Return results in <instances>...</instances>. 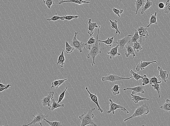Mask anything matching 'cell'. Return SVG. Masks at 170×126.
<instances>
[{"label":"cell","mask_w":170,"mask_h":126,"mask_svg":"<svg viewBox=\"0 0 170 126\" xmlns=\"http://www.w3.org/2000/svg\"><path fill=\"white\" fill-rule=\"evenodd\" d=\"M101 26H99L98 28V33L97 36L96 37V42L95 44L88 45V47H87L86 48L89 50V53L87 55V58L89 59L91 58L92 59L93 61H92V66H93L94 65H96L95 63V59L96 56H97L99 54L101 53V51L100 50V45L101 44L99 42V35L100 33V30Z\"/></svg>","instance_id":"obj_1"},{"label":"cell","mask_w":170,"mask_h":126,"mask_svg":"<svg viewBox=\"0 0 170 126\" xmlns=\"http://www.w3.org/2000/svg\"><path fill=\"white\" fill-rule=\"evenodd\" d=\"M96 110V108H93L89 109L87 112L84 113L82 115L78 116V118L81 121L80 126H86L91 125L92 126H97V124L94 122L93 118L94 115L93 112Z\"/></svg>","instance_id":"obj_2"},{"label":"cell","mask_w":170,"mask_h":126,"mask_svg":"<svg viewBox=\"0 0 170 126\" xmlns=\"http://www.w3.org/2000/svg\"><path fill=\"white\" fill-rule=\"evenodd\" d=\"M149 112V108L148 106L145 104L142 105L141 106H139L135 110L134 112L131 116L124 120V122L133 118L141 117L144 115H148Z\"/></svg>","instance_id":"obj_3"},{"label":"cell","mask_w":170,"mask_h":126,"mask_svg":"<svg viewBox=\"0 0 170 126\" xmlns=\"http://www.w3.org/2000/svg\"><path fill=\"white\" fill-rule=\"evenodd\" d=\"M78 33V32L75 33L74 36L71 42L70 45L81 53L82 52V49L84 48V49H85L87 45L86 43H84L83 42L80 41L77 39V36Z\"/></svg>","instance_id":"obj_4"},{"label":"cell","mask_w":170,"mask_h":126,"mask_svg":"<svg viewBox=\"0 0 170 126\" xmlns=\"http://www.w3.org/2000/svg\"><path fill=\"white\" fill-rule=\"evenodd\" d=\"M132 78H133L132 76L127 78L122 77L116 75L110 74V73H109L106 76L103 77L102 79V81L103 82L108 81L114 83L116 81H120V80H129Z\"/></svg>","instance_id":"obj_5"},{"label":"cell","mask_w":170,"mask_h":126,"mask_svg":"<svg viewBox=\"0 0 170 126\" xmlns=\"http://www.w3.org/2000/svg\"><path fill=\"white\" fill-rule=\"evenodd\" d=\"M109 101L110 102L109 104L110 109L109 110L107 111V113L110 114L111 113H112L113 115H114L115 111L116 109H120L122 111H126L127 113H129V111L127 110L126 109L124 108L121 105H119L114 103L111 99H109Z\"/></svg>","instance_id":"obj_6"},{"label":"cell","mask_w":170,"mask_h":126,"mask_svg":"<svg viewBox=\"0 0 170 126\" xmlns=\"http://www.w3.org/2000/svg\"><path fill=\"white\" fill-rule=\"evenodd\" d=\"M33 116L34 117V119L31 122L28 124H25L21 126H29L31 125H34L36 123H41V121H42L43 119L44 118L48 117V115H45L43 114L41 112H38L36 116H35L34 115H33Z\"/></svg>","instance_id":"obj_7"},{"label":"cell","mask_w":170,"mask_h":126,"mask_svg":"<svg viewBox=\"0 0 170 126\" xmlns=\"http://www.w3.org/2000/svg\"><path fill=\"white\" fill-rule=\"evenodd\" d=\"M48 94L47 96L44 97L41 100V104L42 107H45L48 106V108L50 107L51 106L50 103H51V100L52 97H53L54 93L53 91H50V92H48Z\"/></svg>","instance_id":"obj_8"},{"label":"cell","mask_w":170,"mask_h":126,"mask_svg":"<svg viewBox=\"0 0 170 126\" xmlns=\"http://www.w3.org/2000/svg\"><path fill=\"white\" fill-rule=\"evenodd\" d=\"M85 89L87 92H88V93L89 94V97L90 98L92 101L93 102V103H94L97 106L98 110L100 111L101 113H103V112H104V111L101 108L100 104H99L98 97L97 95H96V94L95 93V94H94L91 93L89 90H88V87H86Z\"/></svg>","instance_id":"obj_9"},{"label":"cell","mask_w":170,"mask_h":126,"mask_svg":"<svg viewBox=\"0 0 170 126\" xmlns=\"http://www.w3.org/2000/svg\"><path fill=\"white\" fill-rule=\"evenodd\" d=\"M131 35H128L126 37H124L121 39L119 40L116 42V44L118 46L120 49H123L126 44L128 43H130V41L131 38Z\"/></svg>","instance_id":"obj_10"},{"label":"cell","mask_w":170,"mask_h":126,"mask_svg":"<svg viewBox=\"0 0 170 126\" xmlns=\"http://www.w3.org/2000/svg\"><path fill=\"white\" fill-rule=\"evenodd\" d=\"M144 86L142 85H139L135 87H132L130 88H124L123 90L124 92L127 90H131L132 91V94H138L140 95V93H144Z\"/></svg>","instance_id":"obj_11"},{"label":"cell","mask_w":170,"mask_h":126,"mask_svg":"<svg viewBox=\"0 0 170 126\" xmlns=\"http://www.w3.org/2000/svg\"><path fill=\"white\" fill-rule=\"evenodd\" d=\"M88 33L90 36H92L94 33V29L96 28H98V26L97 23L92 22V19H88Z\"/></svg>","instance_id":"obj_12"},{"label":"cell","mask_w":170,"mask_h":126,"mask_svg":"<svg viewBox=\"0 0 170 126\" xmlns=\"http://www.w3.org/2000/svg\"><path fill=\"white\" fill-rule=\"evenodd\" d=\"M155 63H157V62L156 61L151 62L141 61L140 62H139L136 66L135 70L137 72H139L140 70H143L145 69L146 67L150 65L151 64H154Z\"/></svg>","instance_id":"obj_13"},{"label":"cell","mask_w":170,"mask_h":126,"mask_svg":"<svg viewBox=\"0 0 170 126\" xmlns=\"http://www.w3.org/2000/svg\"><path fill=\"white\" fill-rule=\"evenodd\" d=\"M146 38L145 37L140 38L139 41H136L135 42H134L133 46L132 47L134 50H136L137 52H139L142 50V45H144V39Z\"/></svg>","instance_id":"obj_14"},{"label":"cell","mask_w":170,"mask_h":126,"mask_svg":"<svg viewBox=\"0 0 170 126\" xmlns=\"http://www.w3.org/2000/svg\"><path fill=\"white\" fill-rule=\"evenodd\" d=\"M157 70L159 71V74L157 78H160L164 82H166L167 79L168 78V72L167 71L163 70L160 66L157 67Z\"/></svg>","instance_id":"obj_15"},{"label":"cell","mask_w":170,"mask_h":126,"mask_svg":"<svg viewBox=\"0 0 170 126\" xmlns=\"http://www.w3.org/2000/svg\"><path fill=\"white\" fill-rule=\"evenodd\" d=\"M119 46L117 45L115 47L112 48L109 52H107L108 54L110 56V59H114L115 57L117 56H120L121 54L118 52Z\"/></svg>","instance_id":"obj_16"},{"label":"cell","mask_w":170,"mask_h":126,"mask_svg":"<svg viewBox=\"0 0 170 126\" xmlns=\"http://www.w3.org/2000/svg\"><path fill=\"white\" fill-rule=\"evenodd\" d=\"M68 80V78L64 79H59L54 80L52 82V86H51L50 89L51 90L57 89L58 87L61 86L62 84L65 82V81Z\"/></svg>","instance_id":"obj_17"},{"label":"cell","mask_w":170,"mask_h":126,"mask_svg":"<svg viewBox=\"0 0 170 126\" xmlns=\"http://www.w3.org/2000/svg\"><path fill=\"white\" fill-rule=\"evenodd\" d=\"M66 2H72L80 5L84 3H90V2L85 0H61L58 3V5H61L63 3Z\"/></svg>","instance_id":"obj_18"},{"label":"cell","mask_w":170,"mask_h":126,"mask_svg":"<svg viewBox=\"0 0 170 126\" xmlns=\"http://www.w3.org/2000/svg\"><path fill=\"white\" fill-rule=\"evenodd\" d=\"M51 100V102L52 103V105L50 107L48 108V109L49 110L53 111L54 110L56 109L61 108V107L63 108L65 106V105L64 104H58L57 102H56L55 100L53 97L52 98Z\"/></svg>","instance_id":"obj_19"},{"label":"cell","mask_w":170,"mask_h":126,"mask_svg":"<svg viewBox=\"0 0 170 126\" xmlns=\"http://www.w3.org/2000/svg\"><path fill=\"white\" fill-rule=\"evenodd\" d=\"M126 50L127 53H125L126 57H128L130 55L132 56V57L131 59H133L136 56V55L135 53V51L134 50L133 48H132L131 46L129 45H128L125 46Z\"/></svg>","instance_id":"obj_20"},{"label":"cell","mask_w":170,"mask_h":126,"mask_svg":"<svg viewBox=\"0 0 170 126\" xmlns=\"http://www.w3.org/2000/svg\"><path fill=\"white\" fill-rule=\"evenodd\" d=\"M137 31L140 38L145 37V38L149 37V34L147 32V28L143 27H140L137 28Z\"/></svg>","instance_id":"obj_21"},{"label":"cell","mask_w":170,"mask_h":126,"mask_svg":"<svg viewBox=\"0 0 170 126\" xmlns=\"http://www.w3.org/2000/svg\"><path fill=\"white\" fill-rule=\"evenodd\" d=\"M65 57L64 56V49H62V52L60 56H58L57 65H59L61 68H63L65 65Z\"/></svg>","instance_id":"obj_22"},{"label":"cell","mask_w":170,"mask_h":126,"mask_svg":"<svg viewBox=\"0 0 170 126\" xmlns=\"http://www.w3.org/2000/svg\"><path fill=\"white\" fill-rule=\"evenodd\" d=\"M114 37H115L114 36V37H111V38H110L109 37H108V39L106 40H104V41L99 40L98 41L100 42L104 43V45H105L107 47H111L112 45H113V44L115 43L114 40Z\"/></svg>","instance_id":"obj_23"},{"label":"cell","mask_w":170,"mask_h":126,"mask_svg":"<svg viewBox=\"0 0 170 126\" xmlns=\"http://www.w3.org/2000/svg\"><path fill=\"white\" fill-rule=\"evenodd\" d=\"M131 99L132 101H133L135 104H137L139 102L143 101L149 100V99L137 96V95H136V94H131Z\"/></svg>","instance_id":"obj_24"},{"label":"cell","mask_w":170,"mask_h":126,"mask_svg":"<svg viewBox=\"0 0 170 126\" xmlns=\"http://www.w3.org/2000/svg\"><path fill=\"white\" fill-rule=\"evenodd\" d=\"M109 21L111 23V27L112 29H114L116 31V34L114 36V37H116V35L118 34V36L120 35V31L119 30V28L118 27V21L115 20L114 21H112V20L110 19H108Z\"/></svg>","instance_id":"obj_25"},{"label":"cell","mask_w":170,"mask_h":126,"mask_svg":"<svg viewBox=\"0 0 170 126\" xmlns=\"http://www.w3.org/2000/svg\"><path fill=\"white\" fill-rule=\"evenodd\" d=\"M158 12V11H156L155 12L154 14H151V17L149 19V25H147L146 28H148L151 26L152 24H155V25H157V15Z\"/></svg>","instance_id":"obj_26"},{"label":"cell","mask_w":170,"mask_h":126,"mask_svg":"<svg viewBox=\"0 0 170 126\" xmlns=\"http://www.w3.org/2000/svg\"><path fill=\"white\" fill-rule=\"evenodd\" d=\"M135 3L136 11L135 15H137L138 11L142 7H143L145 3V1L144 0H136L135 1Z\"/></svg>","instance_id":"obj_27"},{"label":"cell","mask_w":170,"mask_h":126,"mask_svg":"<svg viewBox=\"0 0 170 126\" xmlns=\"http://www.w3.org/2000/svg\"><path fill=\"white\" fill-rule=\"evenodd\" d=\"M152 5H153V2L152 1H151L150 0H146V2H145V5L143 6L142 9L140 14H144V12L149 9Z\"/></svg>","instance_id":"obj_28"},{"label":"cell","mask_w":170,"mask_h":126,"mask_svg":"<svg viewBox=\"0 0 170 126\" xmlns=\"http://www.w3.org/2000/svg\"><path fill=\"white\" fill-rule=\"evenodd\" d=\"M161 109H163L166 112H169L170 111V100L167 99L166 100L165 103L161 106L160 107Z\"/></svg>","instance_id":"obj_29"},{"label":"cell","mask_w":170,"mask_h":126,"mask_svg":"<svg viewBox=\"0 0 170 126\" xmlns=\"http://www.w3.org/2000/svg\"><path fill=\"white\" fill-rule=\"evenodd\" d=\"M74 48L71 46L66 40L65 41V51L68 54H71L73 52Z\"/></svg>","instance_id":"obj_30"},{"label":"cell","mask_w":170,"mask_h":126,"mask_svg":"<svg viewBox=\"0 0 170 126\" xmlns=\"http://www.w3.org/2000/svg\"><path fill=\"white\" fill-rule=\"evenodd\" d=\"M140 36H139L137 30H135V31L134 34L133 36H131V38L130 41V43L135 42H136L139 40L140 38Z\"/></svg>","instance_id":"obj_31"},{"label":"cell","mask_w":170,"mask_h":126,"mask_svg":"<svg viewBox=\"0 0 170 126\" xmlns=\"http://www.w3.org/2000/svg\"><path fill=\"white\" fill-rule=\"evenodd\" d=\"M50 126H62L61 123L58 121H50L45 118L43 119Z\"/></svg>","instance_id":"obj_32"},{"label":"cell","mask_w":170,"mask_h":126,"mask_svg":"<svg viewBox=\"0 0 170 126\" xmlns=\"http://www.w3.org/2000/svg\"><path fill=\"white\" fill-rule=\"evenodd\" d=\"M120 88V86H119L118 84H116L111 89L112 94L114 95L120 94V92L119 89Z\"/></svg>","instance_id":"obj_33"},{"label":"cell","mask_w":170,"mask_h":126,"mask_svg":"<svg viewBox=\"0 0 170 126\" xmlns=\"http://www.w3.org/2000/svg\"><path fill=\"white\" fill-rule=\"evenodd\" d=\"M130 73L132 75V77L136 80L137 82H138L139 79H141L143 77V76H140L138 73L134 72L133 69L131 70Z\"/></svg>","instance_id":"obj_34"},{"label":"cell","mask_w":170,"mask_h":126,"mask_svg":"<svg viewBox=\"0 0 170 126\" xmlns=\"http://www.w3.org/2000/svg\"><path fill=\"white\" fill-rule=\"evenodd\" d=\"M150 82L149 84L150 85H154V84H160L162 82L161 81H159L158 80L157 78L155 77V76H153V77L149 79Z\"/></svg>","instance_id":"obj_35"},{"label":"cell","mask_w":170,"mask_h":126,"mask_svg":"<svg viewBox=\"0 0 170 126\" xmlns=\"http://www.w3.org/2000/svg\"><path fill=\"white\" fill-rule=\"evenodd\" d=\"M151 86H152L153 88L156 91V92H157L158 94L157 97H155V98H160L161 89L160 86V84H154V85H151Z\"/></svg>","instance_id":"obj_36"},{"label":"cell","mask_w":170,"mask_h":126,"mask_svg":"<svg viewBox=\"0 0 170 126\" xmlns=\"http://www.w3.org/2000/svg\"><path fill=\"white\" fill-rule=\"evenodd\" d=\"M64 16H59L58 15H54L50 18H48L46 19V21H58L59 19H60L61 21H64V19H63Z\"/></svg>","instance_id":"obj_37"},{"label":"cell","mask_w":170,"mask_h":126,"mask_svg":"<svg viewBox=\"0 0 170 126\" xmlns=\"http://www.w3.org/2000/svg\"><path fill=\"white\" fill-rule=\"evenodd\" d=\"M43 3L47 7L50 9L52 5H54V1L53 0H42Z\"/></svg>","instance_id":"obj_38"},{"label":"cell","mask_w":170,"mask_h":126,"mask_svg":"<svg viewBox=\"0 0 170 126\" xmlns=\"http://www.w3.org/2000/svg\"><path fill=\"white\" fill-rule=\"evenodd\" d=\"M170 4L169 0H167L165 6L164 13L167 15L170 12Z\"/></svg>","instance_id":"obj_39"},{"label":"cell","mask_w":170,"mask_h":126,"mask_svg":"<svg viewBox=\"0 0 170 126\" xmlns=\"http://www.w3.org/2000/svg\"><path fill=\"white\" fill-rule=\"evenodd\" d=\"M142 79V85L143 86L147 85H148L149 84V79L148 78L146 74H143V77L141 78Z\"/></svg>","instance_id":"obj_40"},{"label":"cell","mask_w":170,"mask_h":126,"mask_svg":"<svg viewBox=\"0 0 170 126\" xmlns=\"http://www.w3.org/2000/svg\"><path fill=\"white\" fill-rule=\"evenodd\" d=\"M68 88V87H66V88H65V89H64V90L63 91L62 93L59 96L58 101L57 102V103H58V104H59L60 103H61V102L64 100L65 97V92H66Z\"/></svg>","instance_id":"obj_41"},{"label":"cell","mask_w":170,"mask_h":126,"mask_svg":"<svg viewBox=\"0 0 170 126\" xmlns=\"http://www.w3.org/2000/svg\"><path fill=\"white\" fill-rule=\"evenodd\" d=\"M79 18V16L76 15H65L63 17V19L64 20H68V21H71L73 19H77Z\"/></svg>","instance_id":"obj_42"},{"label":"cell","mask_w":170,"mask_h":126,"mask_svg":"<svg viewBox=\"0 0 170 126\" xmlns=\"http://www.w3.org/2000/svg\"><path fill=\"white\" fill-rule=\"evenodd\" d=\"M112 11L114 12L115 14L118 16L119 17H120V15L122 14L124 12V10H119V9L115 8H113L112 9Z\"/></svg>","instance_id":"obj_43"},{"label":"cell","mask_w":170,"mask_h":126,"mask_svg":"<svg viewBox=\"0 0 170 126\" xmlns=\"http://www.w3.org/2000/svg\"><path fill=\"white\" fill-rule=\"evenodd\" d=\"M96 38H94L92 37V36H90V38L88 40V41L86 43L87 46L92 45V44H95L96 42Z\"/></svg>","instance_id":"obj_44"},{"label":"cell","mask_w":170,"mask_h":126,"mask_svg":"<svg viewBox=\"0 0 170 126\" xmlns=\"http://www.w3.org/2000/svg\"><path fill=\"white\" fill-rule=\"evenodd\" d=\"M12 88V85H11L10 84H7V86L4 88H0V92H2L3 91H4L5 90H6L9 88Z\"/></svg>","instance_id":"obj_45"},{"label":"cell","mask_w":170,"mask_h":126,"mask_svg":"<svg viewBox=\"0 0 170 126\" xmlns=\"http://www.w3.org/2000/svg\"><path fill=\"white\" fill-rule=\"evenodd\" d=\"M158 7L160 9H164L165 7V5L163 2H160L158 5Z\"/></svg>","instance_id":"obj_46"},{"label":"cell","mask_w":170,"mask_h":126,"mask_svg":"<svg viewBox=\"0 0 170 126\" xmlns=\"http://www.w3.org/2000/svg\"><path fill=\"white\" fill-rule=\"evenodd\" d=\"M7 85H5L2 83H0V88H4L7 86Z\"/></svg>","instance_id":"obj_47"},{"label":"cell","mask_w":170,"mask_h":126,"mask_svg":"<svg viewBox=\"0 0 170 126\" xmlns=\"http://www.w3.org/2000/svg\"><path fill=\"white\" fill-rule=\"evenodd\" d=\"M39 126H44L42 124V123H39Z\"/></svg>","instance_id":"obj_48"},{"label":"cell","mask_w":170,"mask_h":126,"mask_svg":"<svg viewBox=\"0 0 170 126\" xmlns=\"http://www.w3.org/2000/svg\"><path fill=\"white\" fill-rule=\"evenodd\" d=\"M142 126H146L145 125H142Z\"/></svg>","instance_id":"obj_49"}]
</instances>
